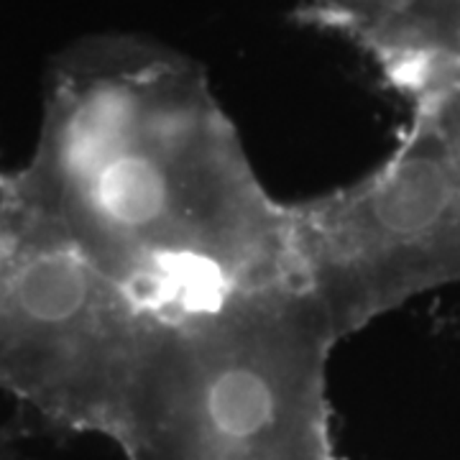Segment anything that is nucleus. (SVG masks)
Returning <instances> with one entry per match:
<instances>
[{"mask_svg":"<svg viewBox=\"0 0 460 460\" xmlns=\"http://www.w3.org/2000/svg\"><path fill=\"white\" fill-rule=\"evenodd\" d=\"M13 180L156 323L302 292L292 205L269 195L208 77L174 49L118 39L72 57Z\"/></svg>","mask_w":460,"mask_h":460,"instance_id":"1","label":"nucleus"},{"mask_svg":"<svg viewBox=\"0 0 460 460\" xmlns=\"http://www.w3.org/2000/svg\"><path fill=\"white\" fill-rule=\"evenodd\" d=\"M305 292L159 323L115 443L128 460H338L328 358Z\"/></svg>","mask_w":460,"mask_h":460,"instance_id":"2","label":"nucleus"},{"mask_svg":"<svg viewBox=\"0 0 460 460\" xmlns=\"http://www.w3.org/2000/svg\"><path fill=\"white\" fill-rule=\"evenodd\" d=\"M159 323L23 205L0 233V389L111 440Z\"/></svg>","mask_w":460,"mask_h":460,"instance_id":"3","label":"nucleus"},{"mask_svg":"<svg viewBox=\"0 0 460 460\" xmlns=\"http://www.w3.org/2000/svg\"><path fill=\"white\" fill-rule=\"evenodd\" d=\"M299 18L350 44L404 95L460 80V0H302Z\"/></svg>","mask_w":460,"mask_h":460,"instance_id":"4","label":"nucleus"}]
</instances>
